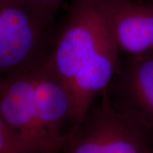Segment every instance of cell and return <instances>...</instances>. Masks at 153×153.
Here are the masks:
<instances>
[{"label": "cell", "instance_id": "4", "mask_svg": "<svg viewBox=\"0 0 153 153\" xmlns=\"http://www.w3.org/2000/svg\"><path fill=\"white\" fill-rule=\"evenodd\" d=\"M52 25L21 0H0V81L48 58Z\"/></svg>", "mask_w": 153, "mask_h": 153}, {"label": "cell", "instance_id": "9", "mask_svg": "<svg viewBox=\"0 0 153 153\" xmlns=\"http://www.w3.org/2000/svg\"><path fill=\"white\" fill-rule=\"evenodd\" d=\"M152 153H153V130H152Z\"/></svg>", "mask_w": 153, "mask_h": 153}, {"label": "cell", "instance_id": "3", "mask_svg": "<svg viewBox=\"0 0 153 153\" xmlns=\"http://www.w3.org/2000/svg\"><path fill=\"white\" fill-rule=\"evenodd\" d=\"M71 127L60 153H152V132L137 115L115 105L108 88Z\"/></svg>", "mask_w": 153, "mask_h": 153}, {"label": "cell", "instance_id": "2", "mask_svg": "<svg viewBox=\"0 0 153 153\" xmlns=\"http://www.w3.org/2000/svg\"><path fill=\"white\" fill-rule=\"evenodd\" d=\"M70 95L43 62L0 81V114L19 153H60L71 120Z\"/></svg>", "mask_w": 153, "mask_h": 153}, {"label": "cell", "instance_id": "7", "mask_svg": "<svg viewBox=\"0 0 153 153\" xmlns=\"http://www.w3.org/2000/svg\"><path fill=\"white\" fill-rule=\"evenodd\" d=\"M24 4L47 22L53 23L56 13L66 0H21Z\"/></svg>", "mask_w": 153, "mask_h": 153}, {"label": "cell", "instance_id": "8", "mask_svg": "<svg viewBox=\"0 0 153 153\" xmlns=\"http://www.w3.org/2000/svg\"><path fill=\"white\" fill-rule=\"evenodd\" d=\"M0 153H19L15 140L0 114Z\"/></svg>", "mask_w": 153, "mask_h": 153}, {"label": "cell", "instance_id": "6", "mask_svg": "<svg viewBox=\"0 0 153 153\" xmlns=\"http://www.w3.org/2000/svg\"><path fill=\"white\" fill-rule=\"evenodd\" d=\"M112 103L137 115L153 130V53L129 57L108 88Z\"/></svg>", "mask_w": 153, "mask_h": 153}, {"label": "cell", "instance_id": "5", "mask_svg": "<svg viewBox=\"0 0 153 153\" xmlns=\"http://www.w3.org/2000/svg\"><path fill=\"white\" fill-rule=\"evenodd\" d=\"M121 54L153 53V0H100Z\"/></svg>", "mask_w": 153, "mask_h": 153}, {"label": "cell", "instance_id": "1", "mask_svg": "<svg viewBox=\"0 0 153 153\" xmlns=\"http://www.w3.org/2000/svg\"><path fill=\"white\" fill-rule=\"evenodd\" d=\"M120 55L100 0H71L48 61L70 95L72 125L110 87Z\"/></svg>", "mask_w": 153, "mask_h": 153}]
</instances>
